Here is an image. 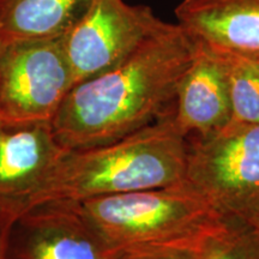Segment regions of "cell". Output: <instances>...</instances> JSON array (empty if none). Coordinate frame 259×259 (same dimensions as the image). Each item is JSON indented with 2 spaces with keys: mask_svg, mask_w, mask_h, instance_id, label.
I'll list each match as a JSON object with an SVG mask.
<instances>
[{
  "mask_svg": "<svg viewBox=\"0 0 259 259\" xmlns=\"http://www.w3.org/2000/svg\"><path fill=\"white\" fill-rule=\"evenodd\" d=\"M198 44L164 23L112 69L76 83L51 124L65 149L97 147L173 114L178 87Z\"/></svg>",
  "mask_w": 259,
  "mask_h": 259,
  "instance_id": "1",
  "label": "cell"
},
{
  "mask_svg": "<svg viewBox=\"0 0 259 259\" xmlns=\"http://www.w3.org/2000/svg\"><path fill=\"white\" fill-rule=\"evenodd\" d=\"M189 136L173 114L124 138L65 151L24 208L161 189L184 181Z\"/></svg>",
  "mask_w": 259,
  "mask_h": 259,
  "instance_id": "2",
  "label": "cell"
},
{
  "mask_svg": "<svg viewBox=\"0 0 259 259\" xmlns=\"http://www.w3.org/2000/svg\"><path fill=\"white\" fill-rule=\"evenodd\" d=\"M73 204L109 254L196 248L227 222L185 181Z\"/></svg>",
  "mask_w": 259,
  "mask_h": 259,
  "instance_id": "3",
  "label": "cell"
},
{
  "mask_svg": "<svg viewBox=\"0 0 259 259\" xmlns=\"http://www.w3.org/2000/svg\"><path fill=\"white\" fill-rule=\"evenodd\" d=\"M184 181L227 221L259 229V124L189 137Z\"/></svg>",
  "mask_w": 259,
  "mask_h": 259,
  "instance_id": "4",
  "label": "cell"
},
{
  "mask_svg": "<svg viewBox=\"0 0 259 259\" xmlns=\"http://www.w3.org/2000/svg\"><path fill=\"white\" fill-rule=\"evenodd\" d=\"M73 84L61 36L5 41L0 54V121H52Z\"/></svg>",
  "mask_w": 259,
  "mask_h": 259,
  "instance_id": "5",
  "label": "cell"
},
{
  "mask_svg": "<svg viewBox=\"0 0 259 259\" xmlns=\"http://www.w3.org/2000/svg\"><path fill=\"white\" fill-rule=\"evenodd\" d=\"M164 23L148 6L130 5L125 0H93L61 36L73 83L112 69Z\"/></svg>",
  "mask_w": 259,
  "mask_h": 259,
  "instance_id": "6",
  "label": "cell"
},
{
  "mask_svg": "<svg viewBox=\"0 0 259 259\" xmlns=\"http://www.w3.org/2000/svg\"><path fill=\"white\" fill-rule=\"evenodd\" d=\"M8 259H109V253L73 203L48 202L18 213Z\"/></svg>",
  "mask_w": 259,
  "mask_h": 259,
  "instance_id": "7",
  "label": "cell"
},
{
  "mask_svg": "<svg viewBox=\"0 0 259 259\" xmlns=\"http://www.w3.org/2000/svg\"><path fill=\"white\" fill-rule=\"evenodd\" d=\"M66 150L51 121H0V197L23 210Z\"/></svg>",
  "mask_w": 259,
  "mask_h": 259,
  "instance_id": "8",
  "label": "cell"
},
{
  "mask_svg": "<svg viewBox=\"0 0 259 259\" xmlns=\"http://www.w3.org/2000/svg\"><path fill=\"white\" fill-rule=\"evenodd\" d=\"M174 14L177 24L203 46L259 54V0H183Z\"/></svg>",
  "mask_w": 259,
  "mask_h": 259,
  "instance_id": "9",
  "label": "cell"
},
{
  "mask_svg": "<svg viewBox=\"0 0 259 259\" xmlns=\"http://www.w3.org/2000/svg\"><path fill=\"white\" fill-rule=\"evenodd\" d=\"M174 119L189 137L212 134L232 121L226 64L220 52L198 44L178 87Z\"/></svg>",
  "mask_w": 259,
  "mask_h": 259,
  "instance_id": "10",
  "label": "cell"
},
{
  "mask_svg": "<svg viewBox=\"0 0 259 259\" xmlns=\"http://www.w3.org/2000/svg\"><path fill=\"white\" fill-rule=\"evenodd\" d=\"M93 0H0V35L5 41L60 37Z\"/></svg>",
  "mask_w": 259,
  "mask_h": 259,
  "instance_id": "11",
  "label": "cell"
},
{
  "mask_svg": "<svg viewBox=\"0 0 259 259\" xmlns=\"http://www.w3.org/2000/svg\"><path fill=\"white\" fill-rule=\"evenodd\" d=\"M220 53L226 64L232 121L259 124V61L242 54Z\"/></svg>",
  "mask_w": 259,
  "mask_h": 259,
  "instance_id": "12",
  "label": "cell"
},
{
  "mask_svg": "<svg viewBox=\"0 0 259 259\" xmlns=\"http://www.w3.org/2000/svg\"><path fill=\"white\" fill-rule=\"evenodd\" d=\"M196 255L197 259H259V229L227 221L204 239Z\"/></svg>",
  "mask_w": 259,
  "mask_h": 259,
  "instance_id": "13",
  "label": "cell"
},
{
  "mask_svg": "<svg viewBox=\"0 0 259 259\" xmlns=\"http://www.w3.org/2000/svg\"><path fill=\"white\" fill-rule=\"evenodd\" d=\"M196 248H148L118 252L109 259H197Z\"/></svg>",
  "mask_w": 259,
  "mask_h": 259,
  "instance_id": "14",
  "label": "cell"
},
{
  "mask_svg": "<svg viewBox=\"0 0 259 259\" xmlns=\"http://www.w3.org/2000/svg\"><path fill=\"white\" fill-rule=\"evenodd\" d=\"M22 211V206L0 197V259H8L9 235L12 223Z\"/></svg>",
  "mask_w": 259,
  "mask_h": 259,
  "instance_id": "15",
  "label": "cell"
},
{
  "mask_svg": "<svg viewBox=\"0 0 259 259\" xmlns=\"http://www.w3.org/2000/svg\"><path fill=\"white\" fill-rule=\"evenodd\" d=\"M4 44H5V40L2 37V35H0V54H2V51H3V47H4Z\"/></svg>",
  "mask_w": 259,
  "mask_h": 259,
  "instance_id": "16",
  "label": "cell"
},
{
  "mask_svg": "<svg viewBox=\"0 0 259 259\" xmlns=\"http://www.w3.org/2000/svg\"><path fill=\"white\" fill-rule=\"evenodd\" d=\"M248 57H252V58H254L255 60H258V61H259V54H258V56H248Z\"/></svg>",
  "mask_w": 259,
  "mask_h": 259,
  "instance_id": "17",
  "label": "cell"
}]
</instances>
